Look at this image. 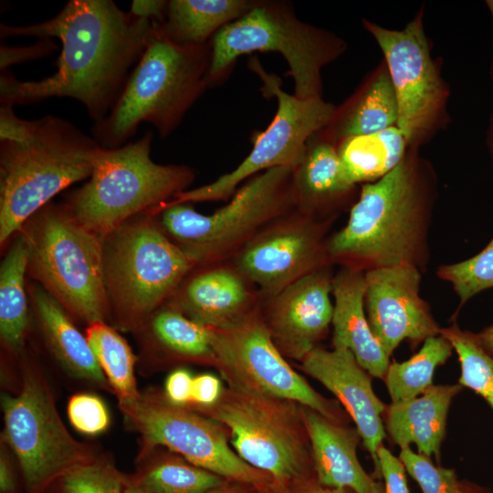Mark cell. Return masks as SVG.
<instances>
[{"label":"cell","instance_id":"obj_1","mask_svg":"<svg viewBox=\"0 0 493 493\" xmlns=\"http://www.w3.org/2000/svg\"><path fill=\"white\" fill-rule=\"evenodd\" d=\"M153 22L118 7L112 0H70L55 16L33 25H0L1 39L58 38L57 71L23 81L0 70V105L29 104L51 98L79 101L95 122L105 118L140 59Z\"/></svg>","mask_w":493,"mask_h":493},{"label":"cell","instance_id":"obj_2","mask_svg":"<svg viewBox=\"0 0 493 493\" xmlns=\"http://www.w3.org/2000/svg\"><path fill=\"white\" fill-rule=\"evenodd\" d=\"M437 176L419 148L379 180L363 184L346 225L327 240L330 262L362 271L430 261Z\"/></svg>","mask_w":493,"mask_h":493},{"label":"cell","instance_id":"obj_3","mask_svg":"<svg viewBox=\"0 0 493 493\" xmlns=\"http://www.w3.org/2000/svg\"><path fill=\"white\" fill-rule=\"evenodd\" d=\"M210 42L183 45L153 23L145 48L109 114L95 122L91 136L106 149L130 142L142 122L152 124L161 138L181 123L207 88Z\"/></svg>","mask_w":493,"mask_h":493},{"label":"cell","instance_id":"obj_4","mask_svg":"<svg viewBox=\"0 0 493 493\" xmlns=\"http://www.w3.org/2000/svg\"><path fill=\"white\" fill-rule=\"evenodd\" d=\"M101 146L70 121L31 120L20 141H0V244L19 232L52 198L89 178Z\"/></svg>","mask_w":493,"mask_h":493},{"label":"cell","instance_id":"obj_5","mask_svg":"<svg viewBox=\"0 0 493 493\" xmlns=\"http://www.w3.org/2000/svg\"><path fill=\"white\" fill-rule=\"evenodd\" d=\"M152 138L147 131L122 146L101 148L89 181L64 202L81 225L102 239L129 219L171 201L194 178L186 165L154 163Z\"/></svg>","mask_w":493,"mask_h":493},{"label":"cell","instance_id":"obj_6","mask_svg":"<svg viewBox=\"0 0 493 493\" xmlns=\"http://www.w3.org/2000/svg\"><path fill=\"white\" fill-rule=\"evenodd\" d=\"M27 245V272L71 318L90 324L110 319L103 239L81 225L65 203L52 202L19 231Z\"/></svg>","mask_w":493,"mask_h":493},{"label":"cell","instance_id":"obj_7","mask_svg":"<svg viewBox=\"0 0 493 493\" xmlns=\"http://www.w3.org/2000/svg\"><path fill=\"white\" fill-rule=\"evenodd\" d=\"M207 87L230 73L237 58L255 51H275L288 65L294 95L322 98V68L341 57L347 44L334 33L299 20L291 5L282 1H257L243 16L215 34Z\"/></svg>","mask_w":493,"mask_h":493},{"label":"cell","instance_id":"obj_8","mask_svg":"<svg viewBox=\"0 0 493 493\" xmlns=\"http://www.w3.org/2000/svg\"><path fill=\"white\" fill-rule=\"evenodd\" d=\"M152 216L136 215L103 239L110 319L124 331L138 330L195 265Z\"/></svg>","mask_w":493,"mask_h":493},{"label":"cell","instance_id":"obj_9","mask_svg":"<svg viewBox=\"0 0 493 493\" xmlns=\"http://www.w3.org/2000/svg\"><path fill=\"white\" fill-rule=\"evenodd\" d=\"M191 407L226 431L235 452L249 466L284 483L314 475L311 446L298 403L225 387L209 407Z\"/></svg>","mask_w":493,"mask_h":493},{"label":"cell","instance_id":"obj_10","mask_svg":"<svg viewBox=\"0 0 493 493\" xmlns=\"http://www.w3.org/2000/svg\"><path fill=\"white\" fill-rule=\"evenodd\" d=\"M293 169L276 167L249 180L225 206L210 215L187 204L161 206L162 229L194 263H204L231 250L262 225L295 205Z\"/></svg>","mask_w":493,"mask_h":493},{"label":"cell","instance_id":"obj_11","mask_svg":"<svg viewBox=\"0 0 493 493\" xmlns=\"http://www.w3.org/2000/svg\"><path fill=\"white\" fill-rule=\"evenodd\" d=\"M1 406L5 440L17 459L26 493H46L68 471L97 456L71 436L35 365L24 364L19 393H2Z\"/></svg>","mask_w":493,"mask_h":493},{"label":"cell","instance_id":"obj_12","mask_svg":"<svg viewBox=\"0 0 493 493\" xmlns=\"http://www.w3.org/2000/svg\"><path fill=\"white\" fill-rule=\"evenodd\" d=\"M248 68L262 81L266 98H276L278 109L268 127L254 136L250 153L233 171L214 182L178 193L164 205L226 200L236 186L258 172L276 167L293 170L301 162L309 140L332 119L337 106L322 98L299 99L287 93L281 79L267 72L258 58L251 57Z\"/></svg>","mask_w":493,"mask_h":493},{"label":"cell","instance_id":"obj_13","mask_svg":"<svg viewBox=\"0 0 493 493\" xmlns=\"http://www.w3.org/2000/svg\"><path fill=\"white\" fill-rule=\"evenodd\" d=\"M384 57L398 104L396 126L409 147L420 148L448 122L449 89L424 26V8L401 30L363 19Z\"/></svg>","mask_w":493,"mask_h":493},{"label":"cell","instance_id":"obj_14","mask_svg":"<svg viewBox=\"0 0 493 493\" xmlns=\"http://www.w3.org/2000/svg\"><path fill=\"white\" fill-rule=\"evenodd\" d=\"M214 364L227 387L285 399L347 425L351 419L339 403L313 389L286 361L265 323L250 316L227 330H212Z\"/></svg>","mask_w":493,"mask_h":493},{"label":"cell","instance_id":"obj_15","mask_svg":"<svg viewBox=\"0 0 493 493\" xmlns=\"http://www.w3.org/2000/svg\"><path fill=\"white\" fill-rule=\"evenodd\" d=\"M121 410L142 439L141 455L163 446L226 480L255 487L273 481L235 452L220 424L187 406L171 404L164 395L141 394Z\"/></svg>","mask_w":493,"mask_h":493},{"label":"cell","instance_id":"obj_16","mask_svg":"<svg viewBox=\"0 0 493 493\" xmlns=\"http://www.w3.org/2000/svg\"><path fill=\"white\" fill-rule=\"evenodd\" d=\"M423 272L414 266L365 271L364 306L370 327L391 357L404 341L416 348L441 328L420 295Z\"/></svg>","mask_w":493,"mask_h":493},{"label":"cell","instance_id":"obj_17","mask_svg":"<svg viewBox=\"0 0 493 493\" xmlns=\"http://www.w3.org/2000/svg\"><path fill=\"white\" fill-rule=\"evenodd\" d=\"M328 220L309 216L262 233L246 243L236 263L240 273L274 297L299 278L331 262L324 233Z\"/></svg>","mask_w":493,"mask_h":493},{"label":"cell","instance_id":"obj_18","mask_svg":"<svg viewBox=\"0 0 493 493\" xmlns=\"http://www.w3.org/2000/svg\"><path fill=\"white\" fill-rule=\"evenodd\" d=\"M332 279L327 265L273 297L265 323L283 355L301 361L326 334L333 316Z\"/></svg>","mask_w":493,"mask_h":493},{"label":"cell","instance_id":"obj_19","mask_svg":"<svg viewBox=\"0 0 493 493\" xmlns=\"http://www.w3.org/2000/svg\"><path fill=\"white\" fill-rule=\"evenodd\" d=\"M300 362L301 369L342 404L372 457L376 477H382L377 451L387 437L383 418L387 404L375 394L372 376L347 349L317 346Z\"/></svg>","mask_w":493,"mask_h":493},{"label":"cell","instance_id":"obj_20","mask_svg":"<svg viewBox=\"0 0 493 493\" xmlns=\"http://www.w3.org/2000/svg\"><path fill=\"white\" fill-rule=\"evenodd\" d=\"M302 410L319 483L354 493H384L359 461L357 447L362 438L356 427L331 421L308 407Z\"/></svg>","mask_w":493,"mask_h":493},{"label":"cell","instance_id":"obj_21","mask_svg":"<svg viewBox=\"0 0 493 493\" xmlns=\"http://www.w3.org/2000/svg\"><path fill=\"white\" fill-rule=\"evenodd\" d=\"M332 296V347L349 350L372 377L383 380L390 357L372 333L365 313V272L341 267L333 276Z\"/></svg>","mask_w":493,"mask_h":493},{"label":"cell","instance_id":"obj_22","mask_svg":"<svg viewBox=\"0 0 493 493\" xmlns=\"http://www.w3.org/2000/svg\"><path fill=\"white\" fill-rule=\"evenodd\" d=\"M463 387L433 384L421 396L386 405L383 424L387 436L400 448L414 444L417 453L440 459L448 411Z\"/></svg>","mask_w":493,"mask_h":493},{"label":"cell","instance_id":"obj_23","mask_svg":"<svg viewBox=\"0 0 493 493\" xmlns=\"http://www.w3.org/2000/svg\"><path fill=\"white\" fill-rule=\"evenodd\" d=\"M250 293L243 278L229 268L203 271L178 292V310L194 322L211 330H227L245 321Z\"/></svg>","mask_w":493,"mask_h":493},{"label":"cell","instance_id":"obj_24","mask_svg":"<svg viewBox=\"0 0 493 493\" xmlns=\"http://www.w3.org/2000/svg\"><path fill=\"white\" fill-rule=\"evenodd\" d=\"M355 188L345 172L337 146L314 135L301 162L293 170L295 205L311 217L328 214L350 199Z\"/></svg>","mask_w":493,"mask_h":493},{"label":"cell","instance_id":"obj_25","mask_svg":"<svg viewBox=\"0 0 493 493\" xmlns=\"http://www.w3.org/2000/svg\"><path fill=\"white\" fill-rule=\"evenodd\" d=\"M29 298L44 341L61 367L75 378L110 389L86 336L64 308L37 284L30 286Z\"/></svg>","mask_w":493,"mask_h":493},{"label":"cell","instance_id":"obj_26","mask_svg":"<svg viewBox=\"0 0 493 493\" xmlns=\"http://www.w3.org/2000/svg\"><path fill=\"white\" fill-rule=\"evenodd\" d=\"M398 121L394 89L383 63L315 135L337 145L341 140L383 131Z\"/></svg>","mask_w":493,"mask_h":493},{"label":"cell","instance_id":"obj_27","mask_svg":"<svg viewBox=\"0 0 493 493\" xmlns=\"http://www.w3.org/2000/svg\"><path fill=\"white\" fill-rule=\"evenodd\" d=\"M257 1L170 0L164 22L166 36L183 45L209 43L216 32L247 13Z\"/></svg>","mask_w":493,"mask_h":493},{"label":"cell","instance_id":"obj_28","mask_svg":"<svg viewBox=\"0 0 493 493\" xmlns=\"http://www.w3.org/2000/svg\"><path fill=\"white\" fill-rule=\"evenodd\" d=\"M336 146L345 172L355 185L384 176L401 163L409 148L396 125L378 133L345 138Z\"/></svg>","mask_w":493,"mask_h":493},{"label":"cell","instance_id":"obj_29","mask_svg":"<svg viewBox=\"0 0 493 493\" xmlns=\"http://www.w3.org/2000/svg\"><path fill=\"white\" fill-rule=\"evenodd\" d=\"M136 331L142 343L189 361L214 362L212 330L187 318L176 308L161 307Z\"/></svg>","mask_w":493,"mask_h":493},{"label":"cell","instance_id":"obj_30","mask_svg":"<svg viewBox=\"0 0 493 493\" xmlns=\"http://www.w3.org/2000/svg\"><path fill=\"white\" fill-rule=\"evenodd\" d=\"M26 272L27 245L20 233L0 266V336L4 346L14 353L22 351L28 325Z\"/></svg>","mask_w":493,"mask_h":493},{"label":"cell","instance_id":"obj_31","mask_svg":"<svg viewBox=\"0 0 493 493\" xmlns=\"http://www.w3.org/2000/svg\"><path fill=\"white\" fill-rule=\"evenodd\" d=\"M85 336L120 408L134 404L141 397L134 375L136 358L126 340L105 321L89 324Z\"/></svg>","mask_w":493,"mask_h":493},{"label":"cell","instance_id":"obj_32","mask_svg":"<svg viewBox=\"0 0 493 493\" xmlns=\"http://www.w3.org/2000/svg\"><path fill=\"white\" fill-rule=\"evenodd\" d=\"M453 347L441 334L429 337L420 350L404 362H390L384 383L392 402L410 400L423 394L433 383L435 369L446 362Z\"/></svg>","mask_w":493,"mask_h":493},{"label":"cell","instance_id":"obj_33","mask_svg":"<svg viewBox=\"0 0 493 493\" xmlns=\"http://www.w3.org/2000/svg\"><path fill=\"white\" fill-rule=\"evenodd\" d=\"M140 461L137 473L130 477L152 493H207L226 480L181 456H145Z\"/></svg>","mask_w":493,"mask_h":493},{"label":"cell","instance_id":"obj_34","mask_svg":"<svg viewBox=\"0 0 493 493\" xmlns=\"http://www.w3.org/2000/svg\"><path fill=\"white\" fill-rule=\"evenodd\" d=\"M440 334L451 343L460 363L457 383L481 396L493 412V357L477 343L474 333L456 321L441 328Z\"/></svg>","mask_w":493,"mask_h":493},{"label":"cell","instance_id":"obj_35","mask_svg":"<svg viewBox=\"0 0 493 493\" xmlns=\"http://www.w3.org/2000/svg\"><path fill=\"white\" fill-rule=\"evenodd\" d=\"M128 479L129 477L122 474L111 460L97 455L89 461L68 471L47 491L48 493H123Z\"/></svg>","mask_w":493,"mask_h":493},{"label":"cell","instance_id":"obj_36","mask_svg":"<svg viewBox=\"0 0 493 493\" xmlns=\"http://www.w3.org/2000/svg\"><path fill=\"white\" fill-rule=\"evenodd\" d=\"M435 274L452 286L459 300V308L477 294L493 288V237L475 256L456 263L443 264Z\"/></svg>","mask_w":493,"mask_h":493},{"label":"cell","instance_id":"obj_37","mask_svg":"<svg viewBox=\"0 0 493 493\" xmlns=\"http://www.w3.org/2000/svg\"><path fill=\"white\" fill-rule=\"evenodd\" d=\"M398 457L423 493H467L465 482L458 480L453 468L436 466L410 446L400 448Z\"/></svg>","mask_w":493,"mask_h":493},{"label":"cell","instance_id":"obj_38","mask_svg":"<svg viewBox=\"0 0 493 493\" xmlns=\"http://www.w3.org/2000/svg\"><path fill=\"white\" fill-rule=\"evenodd\" d=\"M68 415L79 432L96 435L108 428L110 415L103 401L92 393H77L68 403Z\"/></svg>","mask_w":493,"mask_h":493},{"label":"cell","instance_id":"obj_39","mask_svg":"<svg viewBox=\"0 0 493 493\" xmlns=\"http://www.w3.org/2000/svg\"><path fill=\"white\" fill-rule=\"evenodd\" d=\"M58 46L52 38H38L34 44L24 47L1 43L0 70H7L9 66L48 56Z\"/></svg>","mask_w":493,"mask_h":493},{"label":"cell","instance_id":"obj_40","mask_svg":"<svg viewBox=\"0 0 493 493\" xmlns=\"http://www.w3.org/2000/svg\"><path fill=\"white\" fill-rule=\"evenodd\" d=\"M381 475L384 480V493H410L405 467L399 457L383 445L377 451Z\"/></svg>","mask_w":493,"mask_h":493},{"label":"cell","instance_id":"obj_41","mask_svg":"<svg viewBox=\"0 0 493 493\" xmlns=\"http://www.w3.org/2000/svg\"><path fill=\"white\" fill-rule=\"evenodd\" d=\"M258 493H354L348 488H334L321 485L314 475L284 483L269 482L256 487Z\"/></svg>","mask_w":493,"mask_h":493},{"label":"cell","instance_id":"obj_42","mask_svg":"<svg viewBox=\"0 0 493 493\" xmlns=\"http://www.w3.org/2000/svg\"><path fill=\"white\" fill-rule=\"evenodd\" d=\"M225 387L219 378L211 373L194 376L192 388V407H209L221 397Z\"/></svg>","mask_w":493,"mask_h":493},{"label":"cell","instance_id":"obj_43","mask_svg":"<svg viewBox=\"0 0 493 493\" xmlns=\"http://www.w3.org/2000/svg\"><path fill=\"white\" fill-rule=\"evenodd\" d=\"M194 376L185 369L173 371L164 383V397L168 402L179 406L191 404Z\"/></svg>","mask_w":493,"mask_h":493},{"label":"cell","instance_id":"obj_44","mask_svg":"<svg viewBox=\"0 0 493 493\" xmlns=\"http://www.w3.org/2000/svg\"><path fill=\"white\" fill-rule=\"evenodd\" d=\"M31 120L17 117L12 106L0 105V141H20L29 131Z\"/></svg>","mask_w":493,"mask_h":493},{"label":"cell","instance_id":"obj_45","mask_svg":"<svg viewBox=\"0 0 493 493\" xmlns=\"http://www.w3.org/2000/svg\"><path fill=\"white\" fill-rule=\"evenodd\" d=\"M167 3L168 1L163 0H133L130 12L154 24H163L166 16Z\"/></svg>","mask_w":493,"mask_h":493},{"label":"cell","instance_id":"obj_46","mask_svg":"<svg viewBox=\"0 0 493 493\" xmlns=\"http://www.w3.org/2000/svg\"><path fill=\"white\" fill-rule=\"evenodd\" d=\"M207 493H258L255 486L236 481L226 480Z\"/></svg>","mask_w":493,"mask_h":493},{"label":"cell","instance_id":"obj_47","mask_svg":"<svg viewBox=\"0 0 493 493\" xmlns=\"http://www.w3.org/2000/svg\"><path fill=\"white\" fill-rule=\"evenodd\" d=\"M474 337L484 351L493 357V325L474 333Z\"/></svg>","mask_w":493,"mask_h":493},{"label":"cell","instance_id":"obj_48","mask_svg":"<svg viewBox=\"0 0 493 493\" xmlns=\"http://www.w3.org/2000/svg\"><path fill=\"white\" fill-rule=\"evenodd\" d=\"M123 493H152V492H150L149 490L145 489L144 488L135 483L129 477V479L125 486Z\"/></svg>","mask_w":493,"mask_h":493},{"label":"cell","instance_id":"obj_49","mask_svg":"<svg viewBox=\"0 0 493 493\" xmlns=\"http://www.w3.org/2000/svg\"><path fill=\"white\" fill-rule=\"evenodd\" d=\"M487 146L490 155V159L493 166V114L490 117L489 125L487 132Z\"/></svg>","mask_w":493,"mask_h":493},{"label":"cell","instance_id":"obj_50","mask_svg":"<svg viewBox=\"0 0 493 493\" xmlns=\"http://www.w3.org/2000/svg\"><path fill=\"white\" fill-rule=\"evenodd\" d=\"M466 487H467V493H489L488 489H485L481 487H478L471 483H466Z\"/></svg>","mask_w":493,"mask_h":493},{"label":"cell","instance_id":"obj_51","mask_svg":"<svg viewBox=\"0 0 493 493\" xmlns=\"http://www.w3.org/2000/svg\"><path fill=\"white\" fill-rule=\"evenodd\" d=\"M486 4L490 11V14L493 17V0H488L486 1ZM490 76H491V79H493V63H492V67H491V70H490Z\"/></svg>","mask_w":493,"mask_h":493}]
</instances>
